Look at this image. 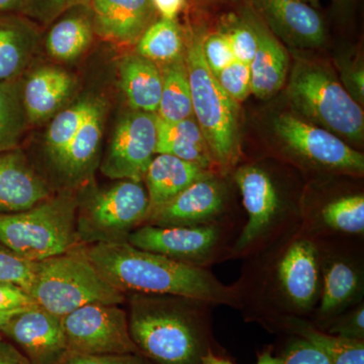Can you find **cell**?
Segmentation results:
<instances>
[{
	"instance_id": "cell-1",
	"label": "cell",
	"mask_w": 364,
	"mask_h": 364,
	"mask_svg": "<svg viewBox=\"0 0 364 364\" xmlns=\"http://www.w3.org/2000/svg\"><path fill=\"white\" fill-rule=\"evenodd\" d=\"M81 250L97 272L124 294H163L225 305L238 301L233 289L207 270L141 250L128 242L81 246Z\"/></svg>"
},
{
	"instance_id": "cell-2",
	"label": "cell",
	"mask_w": 364,
	"mask_h": 364,
	"mask_svg": "<svg viewBox=\"0 0 364 364\" xmlns=\"http://www.w3.org/2000/svg\"><path fill=\"white\" fill-rule=\"evenodd\" d=\"M193 301L163 294H132L129 328L142 355L158 364H200L207 351Z\"/></svg>"
},
{
	"instance_id": "cell-3",
	"label": "cell",
	"mask_w": 364,
	"mask_h": 364,
	"mask_svg": "<svg viewBox=\"0 0 364 364\" xmlns=\"http://www.w3.org/2000/svg\"><path fill=\"white\" fill-rule=\"evenodd\" d=\"M28 294L38 306L60 318L90 304L121 305L126 299L124 294L91 264L81 246L70 252L33 262Z\"/></svg>"
},
{
	"instance_id": "cell-4",
	"label": "cell",
	"mask_w": 364,
	"mask_h": 364,
	"mask_svg": "<svg viewBox=\"0 0 364 364\" xmlns=\"http://www.w3.org/2000/svg\"><path fill=\"white\" fill-rule=\"evenodd\" d=\"M76 215L77 196L69 191L23 212L0 214V243L32 262L70 252L81 246Z\"/></svg>"
},
{
	"instance_id": "cell-5",
	"label": "cell",
	"mask_w": 364,
	"mask_h": 364,
	"mask_svg": "<svg viewBox=\"0 0 364 364\" xmlns=\"http://www.w3.org/2000/svg\"><path fill=\"white\" fill-rule=\"evenodd\" d=\"M193 117L212 154L221 166L233 165L239 156L238 102L225 92L210 71L203 54V38H191L186 50Z\"/></svg>"
},
{
	"instance_id": "cell-6",
	"label": "cell",
	"mask_w": 364,
	"mask_h": 364,
	"mask_svg": "<svg viewBox=\"0 0 364 364\" xmlns=\"http://www.w3.org/2000/svg\"><path fill=\"white\" fill-rule=\"evenodd\" d=\"M149 198L141 182L119 181L77 198L76 231L81 246L128 242L147 220Z\"/></svg>"
},
{
	"instance_id": "cell-7",
	"label": "cell",
	"mask_w": 364,
	"mask_h": 364,
	"mask_svg": "<svg viewBox=\"0 0 364 364\" xmlns=\"http://www.w3.org/2000/svg\"><path fill=\"white\" fill-rule=\"evenodd\" d=\"M287 93L301 116L352 142L363 140V109L329 71L313 64H299Z\"/></svg>"
},
{
	"instance_id": "cell-8",
	"label": "cell",
	"mask_w": 364,
	"mask_h": 364,
	"mask_svg": "<svg viewBox=\"0 0 364 364\" xmlns=\"http://www.w3.org/2000/svg\"><path fill=\"white\" fill-rule=\"evenodd\" d=\"M68 351L81 354H141L134 343L126 311L95 303L62 318ZM142 355V354H141Z\"/></svg>"
},
{
	"instance_id": "cell-9",
	"label": "cell",
	"mask_w": 364,
	"mask_h": 364,
	"mask_svg": "<svg viewBox=\"0 0 364 364\" xmlns=\"http://www.w3.org/2000/svg\"><path fill=\"white\" fill-rule=\"evenodd\" d=\"M156 146L157 114L132 112L117 123L100 169L112 179L142 182Z\"/></svg>"
},
{
	"instance_id": "cell-10",
	"label": "cell",
	"mask_w": 364,
	"mask_h": 364,
	"mask_svg": "<svg viewBox=\"0 0 364 364\" xmlns=\"http://www.w3.org/2000/svg\"><path fill=\"white\" fill-rule=\"evenodd\" d=\"M273 127L289 150L313 164L336 171L363 173V155L331 132L291 114L275 117Z\"/></svg>"
},
{
	"instance_id": "cell-11",
	"label": "cell",
	"mask_w": 364,
	"mask_h": 364,
	"mask_svg": "<svg viewBox=\"0 0 364 364\" xmlns=\"http://www.w3.org/2000/svg\"><path fill=\"white\" fill-rule=\"evenodd\" d=\"M1 334L21 347L31 364H57L68 352L62 318L40 306L16 314Z\"/></svg>"
},
{
	"instance_id": "cell-12",
	"label": "cell",
	"mask_w": 364,
	"mask_h": 364,
	"mask_svg": "<svg viewBox=\"0 0 364 364\" xmlns=\"http://www.w3.org/2000/svg\"><path fill=\"white\" fill-rule=\"evenodd\" d=\"M219 240L214 226L157 227L146 225L129 237L134 247L196 265L205 260Z\"/></svg>"
},
{
	"instance_id": "cell-13",
	"label": "cell",
	"mask_w": 364,
	"mask_h": 364,
	"mask_svg": "<svg viewBox=\"0 0 364 364\" xmlns=\"http://www.w3.org/2000/svg\"><path fill=\"white\" fill-rule=\"evenodd\" d=\"M224 205L222 184L208 173L153 213L146 222L157 227L200 226L217 217Z\"/></svg>"
},
{
	"instance_id": "cell-14",
	"label": "cell",
	"mask_w": 364,
	"mask_h": 364,
	"mask_svg": "<svg viewBox=\"0 0 364 364\" xmlns=\"http://www.w3.org/2000/svg\"><path fill=\"white\" fill-rule=\"evenodd\" d=\"M248 221L236 243V250H243L268 231L279 208V196L267 171L256 166L242 167L237 171Z\"/></svg>"
},
{
	"instance_id": "cell-15",
	"label": "cell",
	"mask_w": 364,
	"mask_h": 364,
	"mask_svg": "<svg viewBox=\"0 0 364 364\" xmlns=\"http://www.w3.org/2000/svg\"><path fill=\"white\" fill-rule=\"evenodd\" d=\"M93 32L119 46L136 44L149 26L152 0H91Z\"/></svg>"
},
{
	"instance_id": "cell-16",
	"label": "cell",
	"mask_w": 364,
	"mask_h": 364,
	"mask_svg": "<svg viewBox=\"0 0 364 364\" xmlns=\"http://www.w3.org/2000/svg\"><path fill=\"white\" fill-rule=\"evenodd\" d=\"M51 196L50 188L32 168L23 151L0 153V214L23 212Z\"/></svg>"
},
{
	"instance_id": "cell-17",
	"label": "cell",
	"mask_w": 364,
	"mask_h": 364,
	"mask_svg": "<svg viewBox=\"0 0 364 364\" xmlns=\"http://www.w3.org/2000/svg\"><path fill=\"white\" fill-rule=\"evenodd\" d=\"M107 112L104 100L97 98L90 114L62 156L53 163L67 186H76L90 176L97 165Z\"/></svg>"
},
{
	"instance_id": "cell-18",
	"label": "cell",
	"mask_w": 364,
	"mask_h": 364,
	"mask_svg": "<svg viewBox=\"0 0 364 364\" xmlns=\"http://www.w3.org/2000/svg\"><path fill=\"white\" fill-rule=\"evenodd\" d=\"M280 289L287 299L299 309L315 303L318 289L317 249L312 242H294L287 249L277 268Z\"/></svg>"
},
{
	"instance_id": "cell-19",
	"label": "cell",
	"mask_w": 364,
	"mask_h": 364,
	"mask_svg": "<svg viewBox=\"0 0 364 364\" xmlns=\"http://www.w3.org/2000/svg\"><path fill=\"white\" fill-rule=\"evenodd\" d=\"M73 87V78L62 69L43 67L31 74L23 88L28 123H41L54 116Z\"/></svg>"
},
{
	"instance_id": "cell-20",
	"label": "cell",
	"mask_w": 364,
	"mask_h": 364,
	"mask_svg": "<svg viewBox=\"0 0 364 364\" xmlns=\"http://www.w3.org/2000/svg\"><path fill=\"white\" fill-rule=\"evenodd\" d=\"M208 173V170L198 164L184 161L171 155L158 154L153 158L144 178L147 184L149 198L147 219L191 183Z\"/></svg>"
},
{
	"instance_id": "cell-21",
	"label": "cell",
	"mask_w": 364,
	"mask_h": 364,
	"mask_svg": "<svg viewBox=\"0 0 364 364\" xmlns=\"http://www.w3.org/2000/svg\"><path fill=\"white\" fill-rule=\"evenodd\" d=\"M39 41L32 23L14 14H0V80L16 79L23 73Z\"/></svg>"
},
{
	"instance_id": "cell-22",
	"label": "cell",
	"mask_w": 364,
	"mask_h": 364,
	"mask_svg": "<svg viewBox=\"0 0 364 364\" xmlns=\"http://www.w3.org/2000/svg\"><path fill=\"white\" fill-rule=\"evenodd\" d=\"M260 4L273 25L296 44H322L324 25L310 6L299 0H260Z\"/></svg>"
},
{
	"instance_id": "cell-23",
	"label": "cell",
	"mask_w": 364,
	"mask_h": 364,
	"mask_svg": "<svg viewBox=\"0 0 364 364\" xmlns=\"http://www.w3.org/2000/svg\"><path fill=\"white\" fill-rule=\"evenodd\" d=\"M156 154H168L208 170L215 161L195 117L182 121H162L157 117Z\"/></svg>"
},
{
	"instance_id": "cell-24",
	"label": "cell",
	"mask_w": 364,
	"mask_h": 364,
	"mask_svg": "<svg viewBox=\"0 0 364 364\" xmlns=\"http://www.w3.org/2000/svg\"><path fill=\"white\" fill-rule=\"evenodd\" d=\"M119 79L122 90L134 109L157 114L162 74L154 62L140 55H130L119 63Z\"/></svg>"
},
{
	"instance_id": "cell-25",
	"label": "cell",
	"mask_w": 364,
	"mask_h": 364,
	"mask_svg": "<svg viewBox=\"0 0 364 364\" xmlns=\"http://www.w3.org/2000/svg\"><path fill=\"white\" fill-rule=\"evenodd\" d=\"M258 46L251 62V91L265 100L277 95L286 82L289 56L284 48L263 28H256Z\"/></svg>"
},
{
	"instance_id": "cell-26",
	"label": "cell",
	"mask_w": 364,
	"mask_h": 364,
	"mask_svg": "<svg viewBox=\"0 0 364 364\" xmlns=\"http://www.w3.org/2000/svg\"><path fill=\"white\" fill-rule=\"evenodd\" d=\"M88 9L75 7L52 26L46 39V48L53 58L73 61L90 47L95 32Z\"/></svg>"
},
{
	"instance_id": "cell-27",
	"label": "cell",
	"mask_w": 364,
	"mask_h": 364,
	"mask_svg": "<svg viewBox=\"0 0 364 364\" xmlns=\"http://www.w3.org/2000/svg\"><path fill=\"white\" fill-rule=\"evenodd\" d=\"M162 91L157 117L169 123L193 116L188 69L183 57L163 67Z\"/></svg>"
},
{
	"instance_id": "cell-28",
	"label": "cell",
	"mask_w": 364,
	"mask_h": 364,
	"mask_svg": "<svg viewBox=\"0 0 364 364\" xmlns=\"http://www.w3.org/2000/svg\"><path fill=\"white\" fill-rule=\"evenodd\" d=\"M23 88L16 78L0 80V153L18 149L28 127Z\"/></svg>"
},
{
	"instance_id": "cell-29",
	"label": "cell",
	"mask_w": 364,
	"mask_h": 364,
	"mask_svg": "<svg viewBox=\"0 0 364 364\" xmlns=\"http://www.w3.org/2000/svg\"><path fill=\"white\" fill-rule=\"evenodd\" d=\"M322 296L318 313L330 317L349 305L359 291L358 273L344 261H333L324 269Z\"/></svg>"
},
{
	"instance_id": "cell-30",
	"label": "cell",
	"mask_w": 364,
	"mask_h": 364,
	"mask_svg": "<svg viewBox=\"0 0 364 364\" xmlns=\"http://www.w3.org/2000/svg\"><path fill=\"white\" fill-rule=\"evenodd\" d=\"M183 50L181 31L174 20L161 18L148 26L136 42L138 55L152 62L169 63L181 58Z\"/></svg>"
},
{
	"instance_id": "cell-31",
	"label": "cell",
	"mask_w": 364,
	"mask_h": 364,
	"mask_svg": "<svg viewBox=\"0 0 364 364\" xmlns=\"http://www.w3.org/2000/svg\"><path fill=\"white\" fill-rule=\"evenodd\" d=\"M97 98L86 97L60 112L53 119L46 134V148L52 164L62 156L76 136L83 122L90 114Z\"/></svg>"
},
{
	"instance_id": "cell-32",
	"label": "cell",
	"mask_w": 364,
	"mask_h": 364,
	"mask_svg": "<svg viewBox=\"0 0 364 364\" xmlns=\"http://www.w3.org/2000/svg\"><path fill=\"white\" fill-rule=\"evenodd\" d=\"M298 332L304 339L324 352L331 364H364L363 340H352L326 334L303 322H296Z\"/></svg>"
},
{
	"instance_id": "cell-33",
	"label": "cell",
	"mask_w": 364,
	"mask_h": 364,
	"mask_svg": "<svg viewBox=\"0 0 364 364\" xmlns=\"http://www.w3.org/2000/svg\"><path fill=\"white\" fill-rule=\"evenodd\" d=\"M323 222L335 231L360 234L364 231V196H348L326 205L322 210Z\"/></svg>"
},
{
	"instance_id": "cell-34",
	"label": "cell",
	"mask_w": 364,
	"mask_h": 364,
	"mask_svg": "<svg viewBox=\"0 0 364 364\" xmlns=\"http://www.w3.org/2000/svg\"><path fill=\"white\" fill-rule=\"evenodd\" d=\"M91 0H23L21 13L43 25L79 6L90 7Z\"/></svg>"
},
{
	"instance_id": "cell-35",
	"label": "cell",
	"mask_w": 364,
	"mask_h": 364,
	"mask_svg": "<svg viewBox=\"0 0 364 364\" xmlns=\"http://www.w3.org/2000/svg\"><path fill=\"white\" fill-rule=\"evenodd\" d=\"M215 78L225 92L238 104L252 93L250 65L238 60L225 67Z\"/></svg>"
},
{
	"instance_id": "cell-36",
	"label": "cell",
	"mask_w": 364,
	"mask_h": 364,
	"mask_svg": "<svg viewBox=\"0 0 364 364\" xmlns=\"http://www.w3.org/2000/svg\"><path fill=\"white\" fill-rule=\"evenodd\" d=\"M33 262L23 259L0 243V282H13L28 293L32 284Z\"/></svg>"
},
{
	"instance_id": "cell-37",
	"label": "cell",
	"mask_w": 364,
	"mask_h": 364,
	"mask_svg": "<svg viewBox=\"0 0 364 364\" xmlns=\"http://www.w3.org/2000/svg\"><path fill=\"white\" fill-rule=\"evenodd\" d=\"M203 54L208 69L215 77L235 60L226 33H212L203 38Z\"/></svg>"
},
{
	"instance_id": "cell-38",
	"label": "cell",
	"mask_w": 364,
	"mask_h": 364,
	"mask_svg": "<svg viewBox=\"0 0 364 364\" xmlns=\"http://www.w3.org/2000/svg\"><path fill=\"white\" fill-rule=\"evenodd\" d=\"M235 60L250 65L257 50L258 39L255 28L239 26L226 33Z\"/></svg>"
},
{
	"instance_id": "cell-39",
	"label": "cell",
	"mask_w": 364,
	"mask_h": 364,
	"mask_svg": "<svg viewBox=\"0 0 364 364\" xmlns=\"http://www.w3.org/2000/svg\"><path fill=\"white\" fill-rule=\"evenodd\" d=\"M57 364H149L141 354H81L68 351Z\"/></svg>"
},
{
	"instance_id": "cell-40",
	"label": "cell",
	"mask_w": 364,
	"mask_h": 364,
	"mask_svg": "<svg viewBox=\"0 0 364 364\" xmlns=\"http://www.w3.org/2000/svg\"><path fill=\"white\" fill-rule=\"evenodd\" d=\"M284 364H331L324 352L308 340H298L287 349Z\"/></svg>"
},
{
	"instance_id": "cell-41",
	"label": "cell",
	"mask_w": 364,
	"mask_h": 364,
	"mask_svg": "<svg viewBox=\"0 0 364 364\" xmlns=\"http://www.w3.org/2000/svg\"><path fill=\"white\" fill-rule=\"evenodd\" d=\"M38 306L25 289L13 282H0V311L26 310Z\"/></svg>"
},
{
	"instance_id": "cell-42",
	"label": "cell",
	"mask_w": 364,
	"mask_h": 364,
	"mask_svg": "<svg viewBox=\"0 0 364 364\" xmlns=\"http://www.w3.org/2000/svg\"><path fill=\"white\" fill-rule=\"evenodd\" d=\"M330 334L337 335L343 338L363 340L364 337V309L363 306L340 318L338 322L333 325Z\"/></svg>"
},
{
	"instance_id": "cell-43",
	"label": "cell",
	"mask_w": 364,
	"mask_h": 364,
	"mask_svg": "<svg viewBox=\"0 0 364 364\" xmlns=\"http://www.w3.org/2000/svg\"><path fill=\"white\" fill-rule=\"evenodd\" d=\"M0 364H31L30 360L14 344L0 337Z\"/></svg>"
},
{
	"instance_id": "cell-44",
	"label": "cell",
	"mask_w": 364,
	"mask_h": 364,
	"mask_svg": "<svg viewBox=\"0 0 364 364\" xmlns=\"http://www.w3.org/2000/svg\"><path fill=\"white\" fill-rule=\"evenodd\" d=\"M152 2L163 18L167 20H174L183 6V0H152Z\"/></svg>"
},
{
	"instance_id": "cell-45",
	"label": "cell",
	"mask_w": 364,
	"mask_h": 364,
	"mask_svg": "<svg viewBox=\"0 0 364 364\" xmlns=\"http://www.w3.org/2000/svg\"><path fill=\"white\" fill-rule=\"evenodd\" d=\"M23 0H0V14L21 11Z\"/></svg>"
},
{
	"instance_id": "cell-46",
	"label": "cell",
	"mask_w": 364,
	"mask_h": 364,
	"mask_svg": "<svg viewBox=\"0 0 364 364\" xmlns=\"http://www.w3.org/2000/svg\"><path fill=\"white\" fill-rule=\"evenodd\" d=\"M200 364H234L224 358H218L212 352H205L200 359Z\"/></svg>"
},
{
	"instance_id": "cell-47",
	"label": "cell",
	"mask_w": 364,
	"mask_h": 364,
	"mask_svg": "<svg viewBox=\"0 0 364 364\" xmlns=\"http://www.w3.org/2000/svg\"><path fill=\"white\" fill-rule=\"evenodd\" d=\"M351 81L353 83V87L358 90V95L363 97V71H356L352 76Z\"/></svg>"
},
{
	"instance_id": "cell-48",
	"label": "cell",
	"mask_w": 364,
	"mask_h": 364,
	"mask_svg": "<svg viewBox=\"0 0 364 364\" xmlns=\"http://www.w3.org/2000/svg\"><path fill=\"white\" fill-rule=\"evenodd\" d=\"M257 364H284V361H282V359L273 358L272 354L267 352V353L260 355Z\"/></svg>"
},
{
	"instance_id": "cell-49",
	"label": "cell",
	"mask_w": 364,
	"mask_h": 364,
	"mask_svg": "<svg viewBox=\"0 0 364 364\" xmlns=\"http://www.w3.org/2000/svg\"><path fill=\"white\" fill-rule=\"evenodd\" d=\"M26 310H28V309H26ZM21 311L25 310L7 311V312H1V311H0V337H1L2 335V328H4V326L6 324L7 321H9L11 317H14L16 314L21 312Z\"/></svg>"
}]
</instances>
